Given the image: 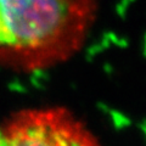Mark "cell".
Returning a JSON list of instances; mask_svg holds the SVG:
<instances>
[{
    "label": "cell",
    "instance_id": "6da1fadb",
    "mask_svg": "<svg viewBox=\"0 0 146 146\" xmlns=\"http://www.w3.org/2000/svg\"><path fill=\"white\" fill-rule=\"evenodd\" d=\"M100 0H0V66L21 73L54 68L84 46Z\"/></svg>",
    "mask_w": 146,
    "mask_h": 146
},
{
    "label": "cell",
    "instance_id": "7a4b0ae2",
    "mask_svg": "<svg viewBox=\"0 0 146 146\" xmlns=\"http://www.w3.org/2000/svg\"><path fill=\"white\" fill-rule=\"evenodd\" d=\"M0 146H102L93 130L68 108L20 110L0 123Z\"/></svg>",
    "mask_w": 146,
    "mask_h": 146
}]
</instances>
